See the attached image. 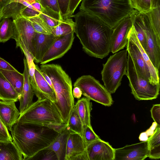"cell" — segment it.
I'll return each mask as SVG.
<instances>
[{"instance_id":"1","label":"cell","mask_w":160,"mask_h":160,"mask_svg":"<svg viewBox=\"0 0 160 160\" xmlns=\"http://www.w3.org/2000/svg\"><path fill=\"white\" fill-rule=\"evenodd\" d=\"M74 18V32L83 51L92 57L101 59L110 52L113 29L94 15L80 10Z\"/></svg>"},{"instance_id":"2","label":"cell","mask_w":160,"mask_h":160,"mask_svg":"<svg viewBox=\"0 0 160 160\" xmlns=\"http://www.w3.org/2000/svg\"><path fill=\"white\" fill-rule=\"evenodd\" d=\"M12 141L22 155L31 160L49 146L59 133L51 127L17 121L11 131Z\"/></svg>"},{"instance_id":"3","label":"cell","mask_w":160,"mask_h":160,"mask_svg":"<svg viewBox=\"0 0 160 160\" xmlns=\"http://www.w3.org/2000/svg\"><path fill=\"white\" fill-rule=\"evenodd\" d=\"M40 68L51 80L56 97V102L54 104L64 123L67 125L75 105L71 78L58 64H41Z\"/></svg>"},{"instance_id":"4","label":"cell","mask_w":160,"mask_h":160,"mask_svg":"<svg viewBox=\"0 0 160 160\" xmlns=\"http://www.w3.org/2000/svg\"><path fill=\"white\" fill-rule=\"evenodd\" d=\"M80 10L98 18L113 29L135 10L131 0H82Z\"/></svg>"},{"instance_id":"5","label":"cell","mask_w":160,"mask_h":160,"mask_svg":"<svg viewBox=\"0 0 160 160\" xmlns=\"http://www.w3.org/2000/svg\"><path fill=\"white\" fill-rule=\"evenodd\" d=\"M17 121L53 128L65 124L54 103L47 99H38L33 102L20 115Z\"/></svg>"},{"instance_id":"6","label":"cell","mask_w":160,"mask_h":160,"mask_svg":"<svg viewBox=\"0 0 160 160\" xmlns=\"http://www.w3.org/2000/svg\"><path fill=\"white\" fill-rule=\"evenodd\" d=\"M127 49L119 51L110 57L103 64L102 80L105 87L110 93L115 92L121 85L123 76L127 75L128 56Z\"/></svg>"},{"instance_id":"7","label":"cell","mask_w":160,"mask_h":160,"mask_svg":"<svg viewBox=\"0 0 160 160\" xmlns=\"http://www.w3.org/2000/svg\"><path fill=\"white\" fill-rule=\"evenodd\" d=\"M127 77L131 93L138 101L151 100L156 98L159 94L160 84H153L143 78L138 73L130 55L128 53Z\"/></svg>"},{"instance_id":"8","label":"cell","mask_w":160,"mask_h":160,"mask_svg":"<svg viewBox=\"0 0 160 160\" xmlns=\"http://www.w3.org/2000/svg\"><path fill=\"white\" fill-rule=\"evenodd\" d=\"M74 86L79 88L82 95L90 100L106 106H110L113 103L111 94L98 80L90 75L78 78L74 83Z\"/></svg>"},{"instance_id":"9","label":"cell","mask_w":160,"mask_h":160,"mask_svg":"<svg viewBox=\"0 0 160 160\" xmlns=\"http://www.w3.org/2000/svg\"><path fill=\"white\" fill-rule=\"evenodd\" d=\"M141 13L147 38V48L145 51L154 67L158 70L160 65V45L158 43L148 13Z\"/></svg>"},{"instance_id":"10","label":"cell","mask_w":160,"mask_h":160,"mask_svg":"<svg viewBox=\"0 0 160 160\" xmlns=\"http://www.w3.org/2000/svg\"><path fill=\"white\" fill-rule=\"evenodd\" d=\"M13 28L12 38L22 41L33 56V41L36 32L31 22L27 19L20 17L13 20Z\"/></svg>"},{"instance_id":"11","label":"cell","mask_w":160,"mask_h":160,"mask_svg":"<svg viewBox=\"0 0 160 160\" xmlns=\"http://www.w3.org/2000/svg\"><path fill=\"white\" fill-rule=\"evenodd\" d=\"M74 31L58 37L42 57L40 63L44 64L62 57L71 48L75 37Z\"/></svg>"},{"instance_id":"12","label":"cell","mask_w":160,"mask_h":160,"mask_svg":"<svg viewBox=\"0 0 160 160\" xmlns=\"http://www.w3.org/2000/svg\"><path fill=\"white\" fill-rule=\"evenodd\" d=\"M132 26V20L130 15L120 21L113 29L110 52L114 54L126 47L128 34Z\"/></svg>"},{"instance_id":"13","label":"cell","mask_w":160,"mask_h":160,"mask_svg":"<svg viewBox=\"0 0 160 160\" xmlns=\"http://www.w3.org/2000/svg\"><path fill=\"white\" fill-rule=\"evenodd\" d=\"M148 140L114 149V160H143L148 157Z\"/></svg>"},{"instance_id":"14","label":"cell","mask_w":160,"mask_h":160,"mask_svg":"<svg viewBox=\"0 0 160 160\" xmlns=\"http://www.w3.org/2000/svg\"><path fill=\"white\" fill-rule=\"evenodd\" d=\"M86 147L79 134L70 133L68 139L65 160H88Z\"/></svg>"},{"instance_id":"15","label":"cell","mask_w":160,"mask_h":160,"mask_svg":"<svg viewBox=\"0 0 160 160\" xmlns=\"http://www.w3.org/2000/svg\"><path fill=\"white\" fill-rule=\"evenodd\" d=\"M86 152L88 160H114V149L101 139L89 144Z\"/></svg>"},{"instance_id":"16","label":"cell","mask_w":160,"mask_h":160,"mask_svg":"<svg viewBox=\"0 0 160 160\" xmlns=\"http://www.w3.org/2000/svg\"><path fill=\"white\" fill-rule=\"evenodd\" d=\"M126 47L128 52L130 54L139 74L143 78L153 84L150 73L142 53L130 36L129 33L128 42Z\"/></svg>"},{"instance_id":"17","label":"cell","mask_w":160,"mask_h":160,"mask_svg":"<svg viewBox=\"0 0 160 160\" xmlns=\"http://www.w3.org/2000/svg\"><path fill=\"white\" fill-rule=\"evenodd\" d=\"M57 37L52 34H46L36 32L33 41L34 61L36 63L41 62L42 57Z\"/></svg>"},{"instance_id":"18","label":"cell","mask_w":160,"mask_h":160,"mask_svg":"<svg viewBox=\"0 0 160 160\" xmlns=\"http://www.w3.org/2000/svg\"><path fill=\"white\" fill-rule=\"evenodd\" d=\"M15 102L0 100V118L10 131L21 115Z\"/></svg>"},{"instance_id":"19","label":"cell","mask_w":160,"mask_h":160,"mask_svg":"<svg viewBox=\"0 0 160 160\" xmlns=\"http://www.w3.org/2000/svg\"><path fill=\"white\" fill-rule=\"evenodd\" d=\"M23 63L24 84L22 94L19 100L20 102L19 110L21 114L32 104L34 95L30 83L28 65L26 58L23 59Z\"/></svg>"},{"instance_id":"20","label":"cell","mask_w":160,"mask_h":160,"mask_svg":"<svg viewBox=\"0 0 160 160\" xmlns=\"http://www.w3.org/2000/svg\"><path fill=\"white\" fill-rule=\"evenodd\" d=\"M34 77L38 87V92L36 96L38 99H47L55 103L56 102L55 91L45 80L40 68L36 64Z\"/></svg>"},{"instance_id":"21","label":"cell","mask_w":160,"mask_h":160,"mask_svg":"<svg viewBox=\"0 0 160 160\" xmlns=\"http://www.w3.org/2000/svg\"><path fill=\"white\" fill-rule=\"evenodd\" d=\"M71 132L67 125L59 134L55 140L45 149H49L56 153L58 160H65L67 144Z\"/></svg>"},{"instance_id":"22","label":"cell","mask_w":160,"mask_h":160,"mask_svg":"<svg viewBox=\"0 0 160 160\" xmlns=\"http://www.w3.org/2000/svg\"><path fill=\"white\" fill-rule=\"evenodd\" d=\"M129 34L142 53L150 73L152 83L153 84L160 83L159 71L154 67L145 51L142 47L136 36L133 26L129 32Z\"/></svg>"},{"instance_id":"23","label":"cell","mask_w":160,"mask_h":160,"mask_svg":"<svg viewBox=\"0 0 160 160\" xmlns=\"http://www.w3.org/2000/svg\"><path fill=\"white\" fill-rule=\"evenodd\" d=\"M136 36L145 51L147 48V38L145 26L141 13L134 10L130 15Z\"/></svg>"},{"instance_id":"24","label":"cell","mask_w":160,"mask_h":160,"mask_svg":"<svg viewBox=\"0 0 160 160\" xmlns=\"http://www.w3.org/2000/svg\"><path fill=\"white\" fill-rule=\"evenodd\" d=\"M81 120L82 129L86 126H92L91 123V112L92 104L90 100L87 98L79 99L74 105Z\"/></svg>"},{"instance_id":"25","label":"cell","mask_w":160,"mask_h":160,"mask_svg":"<svg viewBox=\"0 0 160 160\" xmlns=\"http://www.w3.org/2000/svg\"><path fill=\"white\" fill-rule=\"evenodd\" d=\"M22 160V155L13 141H0V160Z\"/></svg>"},{"instance_id":"26","label":"cell","mask_w":160,"mask_h":160,"mask_svg":"<svg viewBox=\"0 0 160 160\" xmlns=\"http://www.w3.org/2000/svg\"><path fill=\"white\" fill-rule=\"evenodd\" d=\"M20 98L12 85L0 72V100L16 102Z\"/></svg>"},{"instance_id":"27","label":"cell","mask_w":160,"mask_h":160,"mask_svg":"<svg viewBox=\"0 0 160 160\" xmlns=\"http://www.w3.org/2000/svg\"><path fill=\"white\" fill-rule=\"evenodd\" d=\"M0 72L11 84L21 97L24 82L23 74L19 72L17 70L12 71L0 69Z\"/></svg>"},{"instance_id":"28","label":"cell","mask_w":160,"mask_h":160,"mask_svg":"<svg viewBox=\"0 0 160 160\" xmlns=\"http://www.w3.org/2000/svg\"><path fill=\"white\" fill-rule=\"evenodd\" d=\"M148 157L158 159L160 158V126L157 125L155 131L148 139Z\"/></svg>"},{"instance_id":"29","label":"cell","mask_w":160,"mask_h":160,"mask_svg":"<svg viewBox=\"0 0 160 160\" xmlns=\"http://www.w3.org/2000/svg\"><path fill=\"white\" fill-rule=\"evenodd\" d=\"M39 15L51 28V30L52 28L58 26L64 20L60 13L48 7L42 8Z\"/></svg>"},{"instance_id":"30","label":"cell","mask_w":160,"mask_h":160,"mask_svg":"<svg viewBox=\"0 0 160 160\" xmlns=\"http://www.w3.org/2000/svg\"><path fill=\"white\" fill-rule=\"evenodd\" d=\"M26 7L20 3L11 2L1 9L2 19L10 18L14 20L20 17L21 12Z\"/></svg>"},{"instance_id":"31","label":"cell","mask_w":160,"mask_h":160,"mask_svg":"<svg viewBox=\"0 0 160 160\" xmlns=\"http://www.w3.org/2000/svg\"><path fill=\"white\" fill-rule=\"evenodd\" d=\"M74 22L71 18L64 20L58 26L52 28L51 34L59 37L66 35L74 31Z\"/></svg>"},{"instance_id":"32","label":"cell","mask_w":160,"mask_h":160,"mask_svg":"<svg viewBox=\"0 0 160 160\" xmlns=\"http://www.w3.org/2000/svg\"><path fill=\"white\" fill-rule=\"evenodd\" d=\"M13 35V20L5 18L0 21V42H5L12 38Z\"/></svg>"},{"instance_id":"33","label":"cell","mask_w":160,"mask_h":160,"mask_svg":"<svg viewBox=\"0 0 160 160\" xmlns=\"http://www.w3.org/2000/svg\"><path fill=\"white\" fill-rule=\"evenodd\" d=\"M71 132L79 134L82 137V126L78 112L74 106L67 125Z\"/></svg>"},{"instance_id":"34","label":"cell","mask_w":160,"mask_h":160,"mask_svg":"<svg viewBox=\"0 0 160 160\" xmlns=\"http://www.w3.org/2000/svg\"><path fill=\"white\" fill-rule=\"evenodd\" d=\"M36 32L51 34V28L39 15L27 18Z\"/></svg>"},{"instance_id":"35","label":"cell","mask_w":160,"mask_h":160,"mask_svg":"<svg viewBox=\"0 0 160 160\" xmlns=\"http://www.w3.org/2000/svg\"><path fill=\"white\" fill-rule=\"evenodd\" d=\"M148 13L158 43L160 45V6L152 8Z\"/></svg>"},{"instance_id":"36","label":"cell","mask_w":160,"mask_h":160,"mask_svg":"<svg viewBox=\"0 0 160 160\" xmlns=\"http://www.w3.org/2000/svg\"><path fill=\"white\" fill-rule=\"evenodd\" d=\"M133 8L141 13H148L152 9V0H131Z\"/></svg>"},{"instance_id":"37","label":"cell","mask_w":160,"mask_h":160,"mask_svg":"<svg viewBox=\"0 0 160 160\" xmlns=\"http://www.w3.org/2000/svg\"><path fill=\"white\" fill-rule=\"evenodd\" d=\"M82 137L86 148L93 142L100 139L94 131L92 126H86L82 129Z\"/></svg>"},{"instance_id":"38","label":"cell","mask_w":160,"mask_h":160,"mask_svg":"<svg viewBox=\"0 0 160 160\" xmlns=\"http://www.w3.org/2000/svg\"><path fill=\"white\" fill-rule=\"evenodd\" d=\"M61 17L65 20L69 18V8L70 0H58Z\"/></svg>"},{"instance_id":"39","label":"cell","mask_w":160,"mask_h":160,"mask_svg":"<svg viewBox=\"0 0 160 160\" xmlns=\"http://www.w3.org/2000/svg\"><path fill=\"white\" fill-rule=\"evenodd\" d=\"M38 1L42 8L48 7L61 14L58 0H38Z\"/></svg>"},{"instance_id":"40","label":"cell","mask_w":160,"mask_h":160,"mask_svg":"<svg viewBox=\"0 0 160 160\" xmlns=\"http://www.w3.org/2000/svg\"><path fill=\"white\" fill-rule=\"evenodd\" d=\"M12 141V137L8 130L0 118V141Z\"/></svg>"},{"instance_id":"41","label":"cell","mask_w":160,"mask_h":160,"mask_svg":"<svg viewBox=\"0 0 160 160\" xmlns=\"http://www.w3.org/2000/svg\"><path fill=\"white\" fill-rule=\"evenodd\" d=\"M41 13V12L35 8H32L26 7L21 12L20 16L27 19L38 15Z\"/></svg>"},{"instance_id":"42","label":"cell","mask_w":160,"mask_h":160,"mask_svg":"<svg viewBox=\"0 0 160 160\" xmlns=\"http://www.w3.org/2000/svg\"><path fill=\"white\" fill-rule=\"evenodd\" d=\"M150 112L151 117L157 125L160 126V105H153Z\"/></svg>"},{"instance_id":"43","label":"cell","mask_w":160,"mask_h":160,"mask_svg":"<svg viewBox=\"0 0 160 160\" xmlns=\"http://www.w3.org/2000/svg\"><path fill=\"white\" fill-rule=\"evenodd\" d=\"M82 0H70L68 15L69 18H72L77 7Z\"/></svg>"},{"instance_id":"44","label":"cell","mask_w":160,"mask_h":160,"mask_svg":"<svg viewBox=\"0 0 160 160\" xmlns=\"http://www.w3.org/2000/svg\"><path fill=\"white\" fill-rule=\"evenodd\" d=\"M44 152L43 155L41 160H58L57 155L53 151L49 149L43 150Z\"/></svg>"},{"instance_id":"45","label":"cell","mask_w":160,"mask_h":160,"mask_svg":"<svg viewBox=\"0 0 160 160\" xmlns=\"http://www.w3.org/2000/svg\"><path fill=\"white\" fill-rule=\"evenodd\" d=\"M0 69L12 71L17 70L9 63L0 57Z\"/></svg>"},{"instance_id":"46","label":"cell","mask_w":160,"mask_h":160,"mask_svg":"<svg viewBox=\"0 0 160 160\" xmlns=\"http://www.w3.org/2000/svg\"><path fill=\"white\" fill-rule=\"evenodd\" d=\"M72 92L73 97L78 99L80 98L82 95L80 89L77 87H74Z\"/></svg>"},{"instance_id":"47","label":"cell","mask_w":160,"mask_h":160,"mask_svg":"<svg viewBox=\"0 0 160 160\" xmlns=\"http://www.w3.org/2000/svg\"><path fill=\"white\" fill-rule=\"evenodd\" d=\"M41 74L48 83L49 84L52 88L54 90L52 82L49 77L45 73L42 72V71Z\"/></svg>"},{"instance_id":"48","label":"cell","mask_w":160,"mask_h":160,"mask_svg":"<svg viewBox=\"0 0 160 160\" xmlns=\"http://www.w3.org/2000/svg\"><path fill=\"white\" fill-rule=\"evenodd\" d=\"M35 9L41 12L42 8L40 3L38 2H37L31 4Z\"/></svg>"},{"instance_id":"49","label":"cell","mask_w":160,"mask_h":160,"mask_svg":"<svg viewBox=\"0 0 160 160\" xmlns=\"http://www.w3.org/2000/svg\"><path fill=\"white\" fill-rule=\"evenodd\" d=\"M12 1V0H0V6L1 9L9 3Z\"/></svg>"},{"instance_id":"50","label":"cell","mask_w":160,"mask_h":160,"mask_svg":"<svg viewBox=\"0 0 160 160\" xmlns=\"http://www.w3.org/2000/svg\"><path fill=\"white\" fill-rule=\"evenodd\" d=\"M152 8L160 6V0H152Z\"/></svg>"},{"instance_id":"51","label":"cell","mask_w":160,"mask_h":160,"mask_svg":"<svg viewBox=\"0 0 160 160\" xmlns=\"http://www.w3.org/2000/svg\"><path fill=\"white\" fill-rule=\"evenodd\" d=\"M29 4H32L35 3L38 1V0H24Z\"/></svg>"},{"instance_id":"52","label":"cell","mask_w":160,"mask_h":160,"mask_svg":"<svg viewBox=\"0 0 160 160\" xmlns=\"http://www.w3.org/2000/svg\"><path fill=\"white\" fill-rule=\"evenodd\" d=\"M1 9L0 6V21L2 19V17H1Z\"/></svg>"}]
</instances>
